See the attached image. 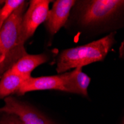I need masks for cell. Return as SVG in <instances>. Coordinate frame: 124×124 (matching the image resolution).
Returning a JSON list of instances; mask_svg holds the SVG:
<instances>
[{"instance_id": "4fadbf2b", "label": "cell", "mask_w": 124, "mask_h": 124, "mask_svg": "<svg viewBox=\"0 0 124 124\" xmlns=\"http://www.w3.org/2000/svg\"><path fill=\"white\" fill-rule=\"evenodd\" d=\"M119 53H120V57L124 59V39H123V40L121 43V46L120 47Z\"/></svg>"}, {"instance_id": "277c9868", "label": "cell", "mask_w": 124, "mask_h": 124, "mask_svg": "<svg viewBox=\"0 0 124 124\" xmlns=\"http://www.w3.org/2000/svg\"><path fill=\"white\" fill-rule=\"evenodd\" d=\"M51 2L48 0L30 1L29 6L23 15L22 22V35L24 42L34 34L38 27L46 22L50 10L49 5Z\"/></svg>"}, {"instance_id": "9a60e30c", "label": "cell", "mask_w": 124, "mask_h": 124, "mask_svg": "<svg viewBox=\"0 0 124 124\" xmlns=\"http://www.w3.org/2000/svg\"><path fill=\"white\" fill-rule=\"evenodd\" d=\"M121 124H124V119H123V122H122V123Z\"/></svg>"}, {"instance_id": "9c48e42d", "label": "cell", "mask_w": 124, "mask_h": 124, "mask_svg": "<svg viewBox=\"0 0 124 124\" xmlns=\"http://www.w3.org/2000/svg\"><path fill=\"white\" fill-rule=\"evenodd\" d=\"M48 60V56L46 54H25L15 62L10 69L19 75L26 79L31 77V72L36 68Z\"/></svg>"}, {"instance_id": "52a82bcc", "label": "cell", "mask_w": 124, "mask_h": 124, "mask_svg": "<svg viewBox=\"0 0 124 124\" xmlns=\"http://www.w3.org/2000/svg\"><path fill=\"white\" fill-rule=\"evenodd\" d=\"M65 92L80 94L88 97V89L91 78L83 71V68H77L70 72L60 74Z\"/></svg>"}, {"instance_id": "3957f363", "label": "cell", "mask_w": 124, "mask_h": 124, "mask_svg": "<svg viewBox=\"0 0 124 124\" xmlns=\"http://www.w3.org/2000/svg\"><path fill=\"white\" fill-rule=\"evenodd\" d=\"M78 2L77 21L85 28L107 25L124 12V0H85Z\"/></svg>"}, {"instance_id": "7c38bea8", "label": "cell", "mask_w": 124, "mask_h": 124, "mask_svg": "<svg viewBox=\"0 0 124 124\" xmlns=\"http://www.w3.org/2000/svg\"><path fill=\"white\" fill-rule=\"evenodd\" d=\"M0 117V124H23L21 120L15 115L10 113H2Z\"/></svg>"}, {"instance_id": "6da1fadb", "label": "cell", "mask_w": 124, "mask_h": 124, "mask_svg": "<svg viewBox=\"0 0 124 124\" xmlns=\"http://www.w3.org/2000/svg\"><path fill=\"white\" fill-rule=\"evenodd\" d=\"M115 34L116 32H111L97 40L63 50L57 59V72L60 74L71 69L103 61L114 46Z\"/></svg>"}, {"instance_id": "8fae6325", "label": "cell", "mask_w": 124, "mask_h": 124, "mask_svg": "<svg viewBox=\"0 0 124 124\" xmlns=\"http://www.w3.org/2000/svg\"><path fill=\"white\" fill-rule=\"evenodd\" d=\"M25 1L23 0H7L0 8V28L4 22L12 15Z\"/></svg>"}, {"instance_id": "30bf717a", "label": "cell", "mask_w": 124, "mask_h": 124, "mask_svg": "<svg viewBox=\"0 0 124 124\" xmlns=\"http://www.w3.org/2000/svg\"><path fill=\"white\" fill-rule=\"evenodd\" d=\"M25 80H27L26 78L14 72L10 69L7 70L2 74L0 80V99L17 94Z\"/></svg>"}, {"instance_id": "5bb4252c", "label": "cell", "mask_w": 124, "mask_h": 124, "mask_svg": "<svg viewBox=\"0 0 124 124\" xmlns=\"http://www.w3.org/2000/svg\"><path fill=\"white\" fill-rule=\"evenodd\" d=\"M3 62H4V60L2 57V55L0 54V74H2V69Z\"/></svg>"}, {"instance_id": "5b68a950", "label": "cell", "mask_w": 124, "mask_h": 124, "mask_svg": "<svg viewBox=\"0 0 124 124\" xmlns=\"http://www.w3.org/2000/svg\"><path fill=\"white\" fill-rule=\"evenodd\" d=\"M5 104L0 108V113L16 115L23 124H54L35 108L13 97L4 99Z\"/></svg>"}, {"instance_id": "ba28073f", "label": "cell", "mask_w": 124, "mask_h": 124, "mask_svg": "<svg viewBox=\"0 0 124 124\" xmlns=\"http://www.w3.org/2000/svg\"><path fill=\"white\" fill-rule=\"evenodd\" d=\"M43 90H58L65 92L63 82L60 74L52 76H43L39 77H29L22 83L19 92L23 95L28 92Z\"/></svg>"}, {"instance_id": "7a4b0ae2", "label": "cell", "mask_w": 124, "mask_h": 124, "mask_svg": "<svg viewBox=\"0 0 124 124\" xmlns=\"http://www.w3.org/2000/svg\"><path fill=\"white\" fill-rule=\"evenodd\" d=\"M28 3L25 2L0 28V54L4 60L2 74L27 53L22 35V22Z\"/></svg>"}, {"instance_id": "8992f818", "label": "cell", "mask_w": 124, "mask_h": 124, "mask_svg": "<svg viewBox=\"0 0 124 124\" xmlns=\"http://www.w3.org/2000/svg\"><path fill=\"white\" fill-rule=\"evenodd\" d=\"M77 3L74 0H57L48 11L45 25L51 35L57 33L66 23L71 10Z\"/></svg>"}]
</instances>
